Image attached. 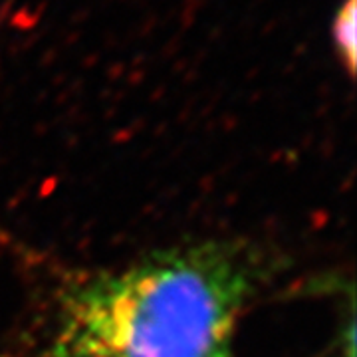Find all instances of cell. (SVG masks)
Returning a JSON list of instances; mask_svg holds the SVG:
<instances>
[{
	"label": "cell",
	"instance_id": "6da1fadb",
	"mask_svg": "<svg viewBox=\"0 0 357 357\" xmlns=\"http://www.w3.org/2000/svg\"><path fill=\"white\" fill-rule=\"evenodd\" d=\"M244 241H201L77 278L58 296L48 357H230L268 280Z\"/></svg>",
	"mask_w": 357,
	"mask_h": 357
},
{
	"label": "cell",
	"instance_id": "7a4b0ae2",
	"mask_svg": "<svg viewBox=\"0 0 357 357\" xmlns=\"http://www.w3.org/2000/svg\"><path fill=\"white\" fill-rule=\"evenodd\" d=\"M356 0H345L332 24L333 44L342 54V64L349 72H354L356 66Z\"/></svg>",
	"mask_w": 357,
	"mask_h": 357
}]
</instances>
